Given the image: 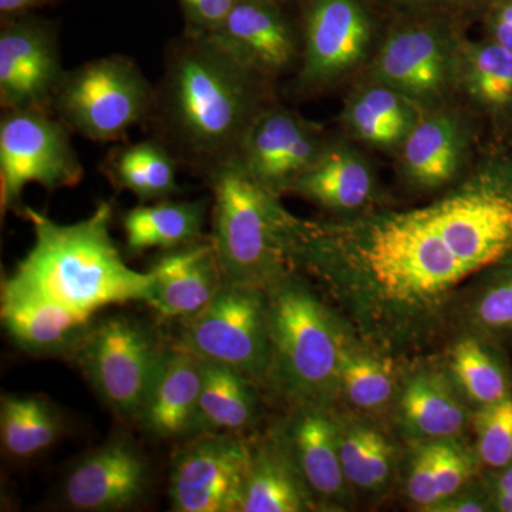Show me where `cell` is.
Returning a JSON list of instances; mask_svg holds the SVG:
<instances>
[{
  "label": "cell",
  "mask_w": 512,
  "mask_h": 512,
  "mask_svg": "<svg viewBox=\"0 0 512 512\" xmlns=\"http://www.w3.org/2000/svg\"><path fill=\"white\" fill-rule=\"evenodd\" d=\"M268 80L205 36L168 47L147 124L178 163L210 177L238 156L255 117L272 101Z\"/></svg>",
  "instance_id": "cell-1"
},
{
  "label": "cell",
  "mask_w": 512,
  "mask_h": 512,
  "mask_svg": "<svg viewBox=\"0 0 512 512\" xmlns=\"http://www.w3.org/2000/svg\"><path fill=\"white\" fill-rule=\"evenodd\" d=\"M113 212L110 201H100L89 217L59 224L25 207L22 217L32 225L35 239L3 282L87 316L111 305L150 302L153 275L134 271L124 261L111 237Z\"/></svg>",
  "instance_id": "cell-2"
},
{
  "label": "cell",
  "mask_w": 512,
  "mask_h": 512,
  "mask_svg": "<svg viewBox=\"0 0 512 512\" xmlns=\"http://www.w3.org/2000/svg\"><path fill=\"white\" fill-rule=\"evenodd\" d=\"M211 241L224 282L269 288L293 272L291 242L295 217L279 197L256 183L237 160L210 177Z\"/></svg>",
  "instance_id": "cell-3"
},
{
  "label": "cell",
  "mask_w": 512,
  "mask_h": 512,
  "mask_svg": "<svg viewBox=\"0 0 512 512\" xmlns=\"http://www.w3.org/2000/svg\"><path fill=\"white\" fill-rule=\"evenodd\" d=\"M265 291L269 326L265 383L298 407L325 406L340 390L342 330L293 272Z\"/></svg>",
  "instance_id": "cell-4"
},
{
  "label": "cell",
  "mask_w": 512,
  "mask_h": 512,
  "mask_svg": "<svg viewBox=\"0 0 512 512\" xmlns=\"http://www.w3.org/2000/svg\"><path fill=\"white\" fill-rule=\"evenodd\" d=\"M154 86L131 57L110 55L66 70L52 111L73 134L110 143L146 124Z\"/></svg>",
  "instance_id": "cell-5"
},
{
  "label": "cell",
  "mask_w": 512,
  "mask_h": 512,
  "mask_svg": "<svg viewBox=\"0 0 512 512\" xmlns=\"http://www.w3.org/2000/svg\"><path fill=\"white\" fill-rule=\"evenodd\" d=\"M69 130L53 111L3 110L0 119V211L23 214L30 184L47 192L82 183L84 168Z\"/></svg>",
  "instance_id": "cell-6"
},
{
  "label": "cell",
  "mask_w": 512,
  "mask_h": 512,
  "mask_svg": "<svg viewBox=\"0 0 512 512\" xmlns=\"http://www.w3.org/2000/svg\"><path fill=\"white\" fill-rule=\"evenodd\" d=\"M165 349L143 323L110 316L93 322L72 357L101 400L137 423Z\"/></svg>",
  "instance_id": "cell-7"
},
{
  "label": "cell",
  "mask_w": 512,
  "mask_h": 512,
  "mask_svg": "<svg viewBox=\"0 0 512 512\" xmlns=\"http://www.w3.org/2000/svg\"><path fill=\"white\" fill-rule=\"evenodd\" d=\"M177 345L205 362L231 367L265 383L269 369L266 291L224 282L202 311L180 320Z\"/></svg>",
  "instance_id": "cell-8"
},
{
  "label": "cell",
  "mask_w": 512,
  "mask_h": 512,
  "mask_svg": "<svg viewBox=\"0 0 512 512\" xmlns=\"http://www.w3.org/2000/svg\"><path fill=\"white\" fill-rule=\"evenodd\" d=\"M460 43L439 19L392 30L373 59L372 79L421 110L436 109L458 84Z\"/></svg>",
  "instance_id": "cell-9"
},
{
  "label": "cell",
  "mask_w": 512,
  "mask_h": 512,
  "mask_svg": "<svg viewBox=\"0 0 512 512\" xmlns=\"http://www.w3.org/2000/svg\"><path fill=\"white\" fill-rule=\"evenodd\" d=\"M251 456L252 444L241 434H195L171 464V510L239 512Z\"/></svg>",
  "instance_id": "cell-10"
},
{
  "label": "cell",
  "mask_w": 512,
  "mask_h": 512,
  "mask_svg": "<svg viewBox=\"0 0 512 512\" xmlns=\"http://www.w3.org/2000/svg\"><path fill=\"white\" fill-rule=\"evenodd\" d=\"M375 33L363 0H308L296 79L299 92L316 93L345 79L370 55Z\"/></svg>",
  "instance_id": "cell-11"
},
{
  "label": "cell",
  "mask_w": 512,
  "mask_h": 512,
  "mask_svg": "<svg viewBox=\"0 0 512 512\" xmlns=\"http://www.w3.org/2000/svg\"><path fill=\"white\" fill-rule=\"evenodd\" d=\"M328 144L322 127L272 101L252 121L235 160L256 183L281 197Z\"/></svg>",
  "instance_id": "cell-12"
},
{
  "label": "cell",
  "mask_w": 512,
  "mask_h": 512,
  "mask_svg": "<svg viewBox=\"0 0 512 512\" xmlns=\"http://www.w3.org/2000/svg\"><path fill=\"white\" fill-rule=\"evenodd\" d=\"M64 73L59 35L50 20L29 13L3 19L0 30L2 110L52 111Z\"/></svg>",
  "instance_id": "cell-13"
},
{
  "label": "cell",
  "mask_w": 512,
  "mask_h": 512,
  "mask_svg": "<svg viewBox=\"0 0 512 512\" xmlns=\"http://www.w3.org/2000/svg\"><path fill=\"white\" fill-rule=\"evenodd\" d=\"M205 37L268 82L301 60L302 43L276 0H238Z\"/></svg>",
  "instance_id": "cell-14"
},
{
  "label": "cell",
  "mask_w": 512,
  "mask_h": 512,
  "mask_svg": "<svg viewBox=\"0 0 512 512\" xmlns=\"http://www.w3.org/2000/svg\"><path fill=\"white\" fill-rule=\"evenodd\" d=\"M150 471L130 440L106 441L74 464L63 484L74 511L111 512L133 507L146 494Z\"/></svg>",
  "instance_id": "cell-15"
},
{
  "label": "cell",
  "mask_w": 512,
  "mask_h": 512,
  "mask_svg": "<svg viewBox=\"0 0 512 512\" xmlns=\"http://www.w3.org/2000/svg\"><path fill=\"white\" fill-rule=\"evenodd\" d=\"M0 302L6 332L30 355L72 357L93 325V316L6 282Z\"/></svg>",
  "instance_id": "cell-16"
},
{
  "label": "cell",
  "mask_w": 512,
  "mask_h": 512,
  "mask_svg": "<svg viewBox=\"0 0 512 512\" xmlns=\"http://www.w3.org/2000/svg\"><path fill=\"white\" fill-rule=\"evenodd\" d=\"M470 130L451 110H424L400 146L404 180L421 191L453 183L470 156Z\"/></svg>",
  "instance_id": "cell-17"
},
{
  "label": "cell",
  "mask_w": 512,
  "mask_h": 512,
  "mask_svg": "<svg viewBox=\"0 0 512 512\" xmlns=\"http://www.w3.org/2000/svg\"><path fill=\"white\" fill-rule=\"evenodd\" d=\"M204 360L177 345L165 349L156 380L137 423L158 440L198 433Z\"/></svg>",
  "instance_id": "cell-18"
},
{
  "label": "cell",
  "mask_w": 512,
  "mask_h": 512,
  "mask_svg": "<svg viewBox=\"0 0 512 512\" xmlns=\"http://www.w3.org/2000/svg\"><path fill=\"white\" fill-rule=\"evenodd\" d=\"M148 271L154 286L147 305L167 319L183 320L202 311L224 285L210 237L161 252Z\"/></svg>",
  "instance_id": "cell-19"
},
{
  "label": "cell",
  "mask_w": 512,
  "mask_h": 512,
  "mask_svg": "<svg viewBox=\"0 0 512 512\" xmlns=\"http://www.w3.org/2000/svg\"><path fill=\"white\" fill-rule=\"evenodd\" d=\"M285 436L315 500L325 503L342 500L348 480L340 461L338 424L325 409L296 407Z\"/></svg>",
  "instance_id": "cell-20"
},
{
  "label": "cell",
  "mask_w": 512,
  "mask_h": 512,
  "mask_svg": "<svg viewBox=\"0 0 512 512\" xmlns=\"http://www.w3.org/2000/svg\"><path fill=\"white\" fill-rule=\"evenodd\" d=\"M313 507L315 497L296 464L285 431L252 446L239 512H302Z\"/></svg>",
  "instance_id": "cell-21"
},
{
  "label": "cell",
  "mask_w": 512,
  "mask_h": 512,
  "mask_svg": "<svg viewBox=\"0 0 512 512\" xmlns=\"http://www.w3.org/2000/svg\"><path fill=\"white\" fill-rule=\"evenodd\" d=\"M375 188V174L362 154L348 144L329 143L289 192L326 210L348 214L369 204Z\"/></svg>",
  "instance_id": "cell-22"
},
{
  "label": "cell",
  "mask_w": 512,
  "mask_h": 512,
  "mask_svg": "<svg viewBox=\"0 0 512 512\" xmlns=\"http://www.w3.org/2000/svg\"><path fill=\"white\" fill-rule=\"evenodd\" d=\"M208 201L141 202L123 217L126 247L133 254L150 249L173 251L195 244L204 237Z\"/></svg>",
  "instance_id": "cell-23"
},
{
  "label": "cell",
  "mask_w": 512,
  "mask_h": 512,
  "mask_svg": "<svg viewBox=\"0 0 512 512\" xmlns=\"http://www.w3.org/2000/svg\"><path fill=\"white\" fill-rule=\"evenodd\" d=\"M178 164L170 148L151 137L114 148L101 170L117 190L131 192L140 202H156L180 191Z\"/></svg>",
  "instance_id": "cell-24"
},
{
  "label": "cell",
  "mask_w": 512,
  "mask_h": 512,
  "mask_svg": "<svg viewBox=\"0 0 512 512\" xmlns=\"http://www.w3.org/2000/svg\"><path fill=\"white\" fill-rule=\"evenodd\" d=\"M404 429L419 439L447 440L466 429V407L443 375L421 372L403 387L399 403Z\"/></svg>",
  "instance_id": "cell-25"
},
{
  "label": "cell",
  "mask_w": 512,
  "mask_h": 512,
  "mask_svg": "<svg viewBox=\"0 0 512 512\" xmlns=\"http://www.w3.org/2000/svg\"><path fill=\"white\" fill-rule=\"evenodd\" d=\"M458 84L498 124H512V53L493 40L460 45Z\"/></svg>",
  "instance_id": "cell-26"
},
{
  "label": "cell",
  "mask_w": 512,
  "mask_h": 512,
  "mask_svg": "<svg viewBox=\"0 0 512 512\" xmlns=\"http://www.w3.org/2000/svg\"><path fill=\"white\" fill-rule=\"evenodd\" d=\"M258 409L254 380L204 360L198 433H245L255 423Z\"/></svg>",
  "instance_id": "cell-27"
},
{
  "label": "cell",
  "mask_w": 512,
  "mask_h": 512,
  "mask_svg": "<svg viewBox=\"0 0 512 512\" xmlns=\"http://www.w3.org/2000/svg\"><path fill=\"white\" fill-rule=\"evenodd\" d=\"M450 370L478 409L512 396L511 369L494 340L477 333L461 339L451 350Z\"/></svg>",
  "instance_id": "cell-28"
},
{
  "label": "cell",
  "mask_w": 512,
  "mask_h": 512,
  "mask_svg": "<svg viewBox=\"0 0 512 512\" xmlns=\"http://www.w3.org/2000/svg\"><path fill=\"white\" fill-rule=\"evenodd\" d=\"M62 421L52 404L36 396H3L0 437L10 457L25 460L53 446Z\"/></svg>",
  "instance_id": "cell-29"
},
{
  "label": "cell",
  "mask_w": 512,
  "mask_h": 512,
  "mask_svg": "<svg viewBox=\"0 0 512 512\" xmlns=\"http://www.w3.org/2000/svg\"><path fill=\"white\" fill-rule=\"evenodd\" d=\"M338 441L348 483L360 490H382L393 468V447L386 437L365 424H345L338 426Z\"/></svg>",
  "instance_id": "cell-30"
},
{
  "label": "cell",
  "mask_w": 512,
  "mask_h": 512,
  "mask_svg": "<svg viewBox=\"0 0 512 512\" xmlns=\"http://www.w3.org/2000/svg\"><path fill=\"white\" fill-rule=\"evenodd\" d=\"M340 390L350 403L363 410L379 409L389 402L394 392L393 369L383 357L348 346L343 333L339 366Z\"/></svg>",
  "instance_id": "cell-31"
},
{
  "label": "cell",
  "mask_w": 512,
  "mask_h": 512,
  "mask_svg": "<svg viewBox=\"0 0 512 512\" xmlns=\"http://www.w3.org/2000/svg\"><path fill=\"white\" fill-rule=\"evenodd\" d=\"M470 323L474 333L494 342L512 339V258L485 272L471 303Z\"/></svg>",
  "instance_id": "cell-32"
},
{
  "label": "cell",
  "mask_w": 512,
  "mask_h": 512,
  "mask_svg": "<svg viewBox=\"0 0 512 512\" xmlns=\"http://www.w3.org/2000/svg\"><path fill=\"white\" fill-rule=\"evenodd\" d=\"M477 454L494 471L512 464V396L478 409Z\"/></svg>",
  "instance_id": "cell-33"
},
{
  "label": "cell",
  "mask_w": 512,
  "mask_h": 512,
  "mask_svg": "<svg viewBox=\"0 0 512 512\" xmlns=\"http://www.w3.org/2000/svg\"><path fill=\"white\" fill-rule=\"evenodd\" d=\"M342 121L352 137L380 150H399L406 140L357 90L346 101Z\"/></svg>",
  "instance_id": "cell-34"
},
{
  "label": "cell",
  "mask_w": 512,
  "mask_h": 512,
  "mask_svg": "<svg viewBox=\"0 0 512 512\" xmlns=\"http://www.w3.org/2000/svg\"><path fill=\"white\" fill-rule=\"evenodd\" d=\"M433 443L434 466H436L440 500L444 501L457 495L464 484H467V481L473 476L474 463L473 458L468 456L466 451L451 439L437 440Z\"/></svg>",
  "instance_id": "cell-35"
},
{
  "label": "cell",
  "mask_w": 512,
  "mask_h": 512,
  "mask_svg": "<svg viewBox=\"0 0 512 512\" xmlns=\"http://www.w3.org/2000/svg\"><path fill=\"white\" fill-rule=\"evenodd\" d=\"M407 491L414 504L431 511L440 503L439 484L434 466V443L424 444L414 453Z\"/></svg>",
  "instance_id": "cell-36"
},
{
  "label": "cell",
  "mask_w": 512,
  "mask_h": 512,
  "mask_svg": "<svg viewBox=\"0 0 512 512\" xmlns=\"http://www.w3.org/2000/svg\"><path fill=\"white\" fill-rule=\"evenodd\" d=\"M185 20L184 33L207 36L220 26L238 0H178Z\"/></svg>",
  "instance_id": "cell-37"
},
{
  "label": "cell",
  "mask_w": 512,
  "mask_h": 512,
  "mask_svg": "<svg viewBox=\"0 0 512 512\" xmlns=\"http://www.w3.org/2000/svg\"><path fill=\"white\" fill-rule=\"evenodd\" d=\"M487 39L512 53V0H494L485 9Z\"/></svg>",
  "instance_id": "cell-38"
},
{
  "label": "cell",
  "mask_w": 512,
  "mask_h": 512,
  "mask_svg": "<svg viewBox=\"0 0 512 512\" xmlns=\"http://www.w3.org/2000/svg\"><path fill=\"white\" fill-rule=\"evenodd\" d=\"M490 501L494 510L512 512V464L495 474Z\"/></svg>",
  "instance_id": "cell-39"
},
{
  "label": "cell",
  "mask_w": 512,
  "mask_h": 512,
  "mask_svg": "<svg viewBox=\"0 0 512 512\" xmlns=\"http://www.w3.org/2000/svg\"><path fill=\"white\" fill-rule=\"evenodd\" d=\"M491 504L484 503L480 498H456L451 497L448 500L441 501L431 511L441 512H483L490 510Z\"/></svg>",
  "instance_id": "cell-40"
},
{
  "label": "cell",
  "mask_w": 512,
  "mask_h": 512,
  "mask_svg": "<svg viewBox=\"0 0 512 512\" xmlns=\"http://www.w3.org/2000/svg\"><path fill=\"white\" fill-rule=\"evenodd\" d=\"M50 2L53 0H0V15H2V19L28 15L33 9Z\"/></svg>",
  "instance_id": "cell-41"
},
{
  "label": "cell",
  "mask_w": 512,
  "mask_h": 512,
  "mask_svg": "<svg viewBox=\"0 0 512 512\" xmlns=\"http://www.w3.org/2000/svg\"><path fill=\"white\" fill-rule=\"evenodd\" d=\"M387 2L396 9L420 13L439 9L441 6L453 2V0H387Z\"/></svg>",
  "instance_id": "cell-42"
},
{
  "label": "cell",
  "mask_w": 512,
  "mask_h": 512,
  "mask_svg": "<svg viewBox=\"0 0 512 512\" xmlns=\"http://www.w3.org/2000/svg\"><path fill=\"white\" fill-rule=\"evenodd\" d=\"M470 2L473 3V5L483 6V8L487 9L494 0H470Z\"/></svg>",
  "instance_id": "cell-43"
}]
</instances>
